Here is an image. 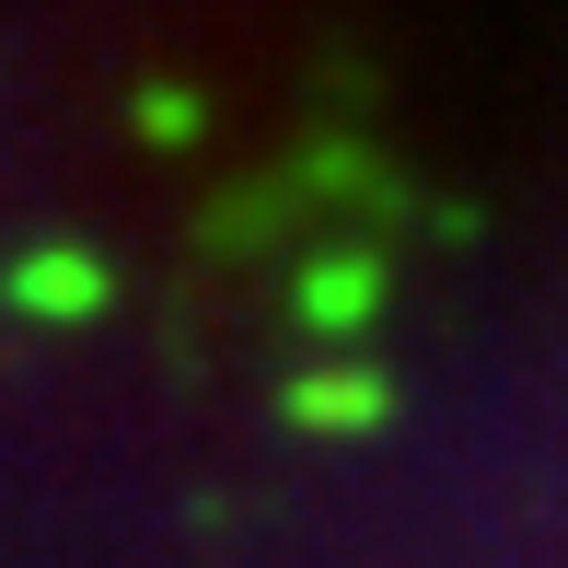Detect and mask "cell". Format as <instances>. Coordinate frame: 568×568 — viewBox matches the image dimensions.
Instances as JSON below:
<instances>
[{
  "label": "cell",
  "instance_id": "cell-1",
  "mask_svg": "<svg viewBox=\"0 0 568 568\" xmlns=\"http://www.w3.org/2000/svg\"><path fill=\"white\" fill-rule=\"evenodd\" d=\"M0 291H12V314H36V325H93L116 278H105V255H93V244H23Z\"/></svg>",
  "mask_w": 568,
  "mask_h": 568
},
{
  "label": "cell",
  "instance_id": "cell-2",
  "mask_svg": "<svg viewBox=\"0 0 568 568\" xmlns=\"http://www.w3.org/2000/svg\"><path fill=\"white\" fill-rule=\"evenodd\" d=\"M383 418H395V383L359 372V359H337V372H302V383H291V429H337V442H348V429H383Z\"/></svg>",
  "mask_w": 568,
  "mask_h": 568
},
{
  "label": "cell",
  "instance_id": "cell-3",
  "mask_svg": "<svg viewBox=\"0 0 568 568\" xmlns=\"http://www.w3.org/2000/svg\"><path fill=\"white\" fill-rule=\"evenodd\" d=\"M291 302H302V325H325V337H359L372 302H383V255H314Z\"/></svg>",
  "mask_w": 568,
  "mask_h": 568
},
{
  "label": "cell",
  "instance_id": "cell-4",
  "mask_svg": "<svg viewBox=\"0 0 568 568\" xmlns=\"http://www.w3.org/2000/svg\"><path fill=\"white\" fill-rule=\"evenodd\" d=\"M140 140H163V151H186V140H197V93H174V82H151V93H140Z\"/></svg>",
  "mask_w": 568,
  "mask_h": 568
}]
</instances>
